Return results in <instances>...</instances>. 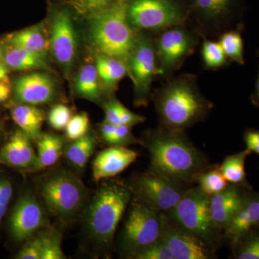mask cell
<instances>
[{"mask_svg":"<svg viewBox=\"0 0 259 259\" xmlns=\"http://www.w3.org/2000/svg\"><path fill=\"white\" fill-rule=\"evenodd\" d=\"M117 0H71V4L80 14L90 15L105 9Z\"/></svg>","mask_w":259,"mask_h":259,"instance_id":"cell-37","label":"cell"},{"mask_svg":"<svg viewBox=\"0 0 259 259\" xmlns=\"http://www.w3.org/2000/svg\"><path fill=\"white\" fill-rule=\"evenodd\" d=\"M6 42L44 58L50 51V35L42 23L11 34L7 37Z\"/></svg>","mask_w":259,"mask_h":259,"instance_id":"cell-21","label":"cell"},{"mask_svg":"<svg viewBox=\"0 0 259 259\" xmlns=\"http://www.w3.org/2000/svg\"><path fill=\"white\" fill-rule=\"evenodd\" d=\"M95 64L102 88L108 96L115 91L121 80L129 76L128 66L120 59L97 54Z\"/></svg>","mask_w":259,"mask_h":259,"instance_id":"cell-22","label":"cell"},{"mask_svg":"<svg viewBox=\"0 0 259 259\" xmlns=\"http://www.w3.org/2000/svg\"><path fill=\"white\" fill-rule=\"evenodd\" d=\"M57 95L56 85L49 74L34 72L24 75L14 83V96L19 104L40 105L51 103Z\"/></svg>","mask_w":259,"mask_h":259,"instance_id":"cell-16","label":"cell"},{"mask_svg":"<svg viewBox=\"0 0 259 259\" xmlns=\"http://www.w3.org/2000/svg\"><path fill=\"white\" fill-rule=\"evenodd\" d=\"M129 256L134 259H175L168 245L161 238Z\"/></svg>","mask_w":259,"mask_h":259,"instance_id":"cell-35","label":"cell"},{"mask_svg":"<svg viewBox=\"0 0 259 259\" xmlns=\"http://www.w3.org/2000/svg\"><path fill=\"white\" fill-rule=\"evenodd\" d=\"M136 199L159 212L173 209L186 190L183 185L150 170L140 175L131 185Z\"/></svg>","mask_w":259,"mask_h":259,"instance_id":"cell-11","label":"cell"},{"mask_svg":"<svg viewBox=\"0 0 259 259\" xmlns=\"http://www.w3.org/2000/svg\"><path fill=\"white\" fill-rule=\"evenodd\" d=\"M7 211V206L0 205V223H1L3 218L4 217L5 212Z\"/></svg>","mask_w":259,"mask_h":259,"instance_id":"cell-45","label":"cell"},{"mask_svg":"<svg viewBox=\"0 0 259 259\" xmlns=\"http://www.w3.org/2000/svg\"><path fill=\"white\" fill-rule=\"evenodd\" d=\"M31 141L21 130L15 131L0 149V163L27 171L42 170Z\"/></svg>","mask_w":259,"mask_h":259,"instance_id":"cell-17","label":"cell"},{"mask_svg":"<svg viewBox=\"0 0 259 259\" xmlns=\"http://www.w3.org/2000/svg\"><path fill=\"white\" fill-rule=\"evenodd\" d=\"M71 118V110L64 105H56L51 109L48 116L49 125L56 131L66 128Z\"/></svg>","mask_w":259,"mask_h":259,"instance_id":"cell-38","label":"cell"},{"mask_svg":"<svg viewBox=\"0 0 259 259\" xmlns=\"http://www.w3.org/2000/svg\"><path fill=\"white\" fill-rule=\"evenodd\" d=\"M243 139L247 149L250 152H254L259 155V131L248 129L245 131Z\"/></svg>","mask_w":259,"mask_h":259,"instance_id":"cell-40","label":"cell"},{"mask_svg":"<svg viewBox=\"0 0 259 259\" xmlns=\"http://www.w3.org/2000/svg\"><path fill=\"white\" fill-rule=\"evenodd\" d=\"M204 65L209 69H218L227 64L228 59L219 42L204 37L202 46Z\"/></svg>","mask_w":259,"mask_h":259,"instance_id":"cell-31","label":"cell"},{"mask_svg":"<svg viewBox=\"0 0 259 259\" xmlns=\"http://www.w3.org/2000/svg\"><path fill=\"white\" fill-rule=\"evenodd\" d=\"M90 120L88 114L85 112L71 117L66 125V137L71 141H75L88 134Z\"/></svg>","mask_w":259,"mask_h":259,"instance_id":"cell-36","label":"cell"},{"mask_svg":"<svg viewBox=\"0 0 259 259\" xmlns=\"http://www.w3.org/2000/svg\"><path fill=\"white\" fill-rule=\"evenodd\" d=\"M13 196V187L7 180H0V205L8 206Z\"/></svg>","mask_w":259,"mask_h":259,"instance_id":"cell-41","label":"cell"},{"mask_svg":"<svg viewBox=\"0 0 259 259\" xmlns=\"http://www.w3.org/2000/svg\"><path fill=\"white\" fill-rule=\"evenodd\" d=\"M9 71V69L7 67L6 65L4 63L0 62V80L8 77V71Z\"/></svg>","mask_w":259,"mask_h":259,"instance_id":"cell-44","label":"cell"},{"mask_svg":"<svg viewBox=\"0 0 259 259\" xmlns=\"http://www.w3.org/2000/svg\"><path fill=\"white\" fill-rule=\"evenodd\" d=\"M12 93V84L9 78L0 80V103L6 101Z\"/></svg>","mask_w":259,"mask_h":259,"instance_id":"cell-42","label":"cell"},{"mask_svg":"<svg viewBox=\"0 0 259 259\" xmlns=\"http://www.w3.org/2000/svg\"><path fill=\"white\" fill-rule=\"evenodd\" d=\"M251 100L253 105L259 108V73L256 83H255L254 93L252 95Z\"/></svg>","mask_w":259,"mask_h":259,"instance_id":"cell-43","label":"cell"},{"mask_svg":"<svg viewBox=\"0 0 259 259\" xmlns=\"http://www.w3.org/2000/svg\"><path fill=\"white\" fill-rule=\"evenodd\" d=\"M132 194L131 185L120 181L102 184L85 214L84 228L92 241L100 247L111 245Z\"/></svg>","mask_w":259,"mask_h":259,"instance_id":"cell-4","label":"cell"},{"mask_svg":"<svg viewBox=\"0 0 259 259\" xmlns=\"http://www.w3.org/2000/svg\"><path fill=\"white\" fill-rule=\"evenodd\" d=\"M235 245V258L259 259V232H254L252 229Z\"/></svg>","mask_w":259,"mask_h":259,"instance_id":"cell-33","label":"cell"},{"mask_svg":"<svg viewBox=\"0 0 259 259\" xmlns=\"http://www.w3.org/2000/svg\"><path fill=\"white\" fill-rule=\"evenodd\" d=\"M161 238L175 259L212 258L210 245L181 227L164 212H161Z\"/></svg>","mask_w":259,"mask_h":259,"instance_id":"cell-14","label":"cell"},{"mask_svg":"<svg viewBox=\"0 0 259 259\" xmlns=\"http://www.w3.org/2000/svg\"><path fill=\"white\" fill-rule=\"evenodd\" d=\"M41 232L42 250L41 259L66 258L62 248V236L58 232L47 230Z\"/></svg>","mask_w":259,"mask_h":259,"instance_id":"cell-34","label":"cell"},{"mask_svg":"<svg viewBox=\"0 0 259 259\" xmlns=\"http://www.w3.org/2000/svg\"><path fill=\"white\" fill-rule=\"evenodd\" d=\"M40 197L51 214L61 223L73 222L86 202V187L73 172L59 170L46 177L39 187Z\"/></svg>","mask_w":259,"mask_h":259,"instance_id":"cell-5","label":"cell"},{"mask_svg":"<svg viewBox=\"0 0 259 259\" xmlns=\"http://www.w3.org/2000/svg\"><path fill=\"white\" fill-rule=\"evenodd\" d=\"M228 59L240 65H244V48L241 32L230 30L220 35L219 41Z\"/></svg>","mask_w":259,"mask_h":259,"instance_id":"cell-30","label":"cell"},{"mask_svg":"<svg viewBox=\"0 0 259 259\" xmlns=\"http://www.w3.org/2000/svg\"><path fill=\"white\" fill-rule=\"evenodd\" d=\"M42 250V238L41 232L38 234L30 237L26 244L20 250L16 258L18 259H41Z\"/></svg>","mask_w":259,"mask_h":259,"instance_id":"cell-39","label":"cell"},{"mask_svg":"<svg viewBox=\"0 0 259 259\" xmlns=\"http://www.w3.org/2000/svg\"><path fill=\"white\" fill-rule=\"evenodd\" d=\"M89 18L90 38L97 53L120 59L127 64L139 31L127 18V0H117Z\"/></svg>","mask_w":259,"mask_h":259,"instance_id":"cell-3","label":"cell"},{"mask_svg":"<svg viewBox=\"0 0 259 259\" xmlns=\"http://www.w3.org/2000/svg\"><path fill=\"white\" fill-rule=\"evenodd\" d=\"M96 147V139L93 134H88L73 141L66 148L65 154L70 163L77 169H83Z\"/></svg>","mask_w":259,"mask_h":259,"instance_id":"cell-28","label":"cell"},{"mask_svg":"<svg viewBox=\"0 0 259 259\" xmlns=\"http://www.w3.org/2000/svg\"><path fill=\"white\" fill-rule=\"evenodd\" d=\"M122 230V246L132 255L161 238V212L136 199L132 204Z\"/></svg>","mask_w":259,"mask_h":259,"instance_id":"cell-10","label":"cell"},{"mask_svg":"<svg viewBox=\"0 0 259 259\" xmlns=\"http://www.w3.org/2000/svg\"><path fill=\"white\" fill-rule=\"evenodd\" d=\"M4 64L12 71L46 69L48 65L45 58L22 49L8 45L4 50L3 57Z\"/></svg>","mask_w":259,"mask_h":259,"instance_id":"cell-25","label":"cell"},{"mask_svg":"<svg viewBox=\"0 0 259 259\" xmlns=\"http://www.w3.org/2000/svg\"><path fill=\"white\" fill-rule=\"evenodd\" d=\"M196 182L199 184V188L209 197L220 193L228 187V182L219 168L206 170L197 177Z\"/></svg>","mask_w":259,"mask_h":259,"instance_id":"cell-32","label":"cell"},{"mask_svg":"<svg viewBox=\"0 0 259 259\" xmlns=\"http://www.w3.org/2000/svg\"><path fill=\"white\" fill-rule=\"evenodd\" d=\"M139 154L126 146H111L98 153L93 161V174L96 182L117 176L136 159Z\"/></svg>","mask_w":259,"mask_h":259,"instance_id":"cell-18","label":"cell"},{"mask_svg":"<svg viewBox=\"0 0 259 259\" xmlns=\"http://www.w3.org/2000/svg\"><path fill=\"white\" fill-rule=\"evenodd\" d=\"M236 0H191L189 13L193 16L192 28L201 37L221 35L233 25Z\"/></svg>","mask_w":259,"mask_h":259,"instance_id":"cell-13","label":"cell"},{"mask_svg":"<svg viewBox=\"0 0 259 259\" xmlns=\"http://www.w3.org/2000/svg\"><path fill=\"white\" fill-rule=\"evenodd\" d=\"M0 136H1V128H0Z\"/></svg>","mask_w":259,"mask_h":259,"instance_id":"cell-47","label":"cell"},{"mask_svg":"<svg viewBox=\"0 0 259 259\" xmlns=\"http://www.w3.org/2000/svg\"><path fill=\"white\" fill-rule=\"evenodd\" d=\"M167 215L187 231L212 245L220 231L213 220L210 197L199 187L186 190L177 205Z\"/></svg>","mask_w":259,"mask_h":259,"instance_id":"cell-6","label":"cell"},{"mask_svg":"<svg viewBox=\"0 0 259 259\" xmlns=\"http://www.w3.org/2000/svg\"><path fill=\"white\" fill-rule=\"evenodd\" d=\"M242 188L244 187L228 185L222 192L210 197L212 218L220 229H225L244 202L247 194L242 192Z\"/></svg>","mask_w":259,"mask_h":259,"instance_id":"cell-20","label":"cell"},{"mask_svg":"<svg viewBox=\"0 0 259 259\" xmlns=\"http://www.w3.org/2000/svg\"><path fill=\"white\" fill-rule=\"evenodd\" d=\"M74 90L81 98L97 103L102 101L105 91L95 63L86 62L83 64L76 75Z\"/></svg>","mask_w":259,"mask_h":259,"instance_id":"cell-23","label":"cell"},{"mask_svg":"<svg viewBox=\"0 0 259 259\" xmlns=\"http://www.w3.org/2000/svg\"><path fill=\"white\" fill-rule=\"evenodd\" d=\"M201 35L187 24L174 25L156 32L153 37L158 76L169 78L193 54Z\"/></svg>","mask_w":259,"mask_h":259,"instance_id":"cell-8","label":"cell"},{"mask_svg":"<svg viewBox=\"0 0 259 259\" xmlns=\"http://www.w3.org/2000/svg\"><path fill=\"white\" fill-rule=\"evenodd\" d=\"M142 141L150 156V170L185 185L197 181L208 169L207 159L185 135V131H151Z\"/></svg>","mask_w":259,"mask_h":259,"instance_id":"cell-1","label":"cell"},{"mask_svg":"<svg viewBox=\"0 0 259 259\" xmlns=\"http://www.w3.org/2000/svg\"><path fill=\"white\" fill-rule=\"evenodd\" d=\"M129 76L134 85L135 105H147L151 84L158 76V66L151 32L139 31L128 63Z\"/></svg>","mask_w":259,"mask_h":259,"instance_id":"cell-9","label":"cell"},{"mask_svg":"<svg viewBox=\"0 0 259 259\" xmlns=\"http://www.w3.org/2000/svg\"><path fill=\"white\" fill-rule=\"evenodd\" d=\"M105 122L112 125L134 127L145 121L144 116L131 112L115 98H112L105 104Z\"/></svg>","mask_w":259,"mask_h":259,"instance_id":"cell-29","label":"cell"},{"mask_svg":"<svg viewBox=\"0 0 259 259\" xmlns=\"http://www.w3.org/2000/svg\"><path fill=\"white\" fill-rule=\"evenodd\" d=\"M51 23L50 51L65 76H69L77 54V40L69 8L56 6Z\"/></svg>","mask_w":259,"mask_h":259,"instance_id":"cell-12","label":"cell"},{"mask_svg":"<svg viewBox=\"0 0 259 259\" xmlns=\"http://www.w3.org/2000/svg\"><path fill=\"white\" fill-rule=\"evenodd\" d=\"M47 223L45 213L35 196L32 192H25L17 202L10 218V230L15 241L29 239Z\"/></svg>","mask_w":259,"mask_h":259,"instance_id":"cell-15","label":"cell"},{"mask_svg":"<svg viewBox=\"0 0 259 259\" xmlns=\"http://www.w3.org/2000/svg\"><path fill=\"white\" fill-rule=\"evenodd\" d=\"M259 224V194H247L244 202L225 228V234L236 243Z\"/></svg>","mask_w":259,"mask_h":259,"instance_id":"cell-19","label":"cell"},{"mask_svg":"<svg viewBox=\"0 0 259 259\" xmlns=\"http://www.w3.org/2000/svg\"><path fill=\"white\" fill-rule=\"evenodd\" d=\"M155 106L161 127L186 129L207 118L213 104L201 93L197 76L183 74L170 78L154 95Z\"/></svg>","mask_w":259,"mask_h":259,"instance_id":"cell-2","label":"cell"},{"mask_svg":"<svg viewBox=\"0 0 259 259\" xmlns=\"http://www.w3.org/2000/svg\"><path fill=\"white\" fill-rule=\"evenodd\" d=\"M3 54H4V47H3V44H0V61L3 59Z\"/></svg>","mask_w":259,"mask_h":259,"instance_id":"cell-46","label":"cell"},{"mask_svg":"<svg viewBox=\"0 0 259 259\" xmlns=\"http://www.w3.org/2000/svg\"><path fill=\"white\" fill-rule=\"evenodd\" d=\"M37 157L42 169L53 166L61 157L64 141L57 135L42 134L37 140Z\"/></svg>","mask_w":259,"mask_h":259,"instance_id":"cell-27","label":"cell"},{"mask_svg":"<svg viewBox=\"0 0 259 259\" xmlns=\"http://www.w3.org/2000/svg\"><path fill=\"white\" fill-rule=\"evenodd\" d=\"M250 153L249 150L245 148L241 152L235 153L225 158L218 168L227 182L231 185L251 190V187L247 182L245 171V160Z\"/></svg>","mask_w":259,"mask_h":259,"instance_id":"cell-26","label":"cell"},{"mask_svg":"<svg viewBox=\"0 0 259 259\" xmlns=\"http://www.w3.org/2000/svg\"><path fill=\"white\" fill-rule=\"evenodd\" d=\"M12 117L20 130L35 141L41 136L42 123L45 115L35 105L19 104L12 110Z\"/></svg>","mask_w":259,"mask_h":259,"instance_id":"cell-24","label":"cell"},{"mask_svg":"<svg viewBox=\"0 0 259 259\" xmlns=\"http://www.w3.org/2000/svg\"><path fill=\"white\" fill-rule=\"evenodd\" d=\"M127 15L137 31L154 33L189 20L188 8L180 0H127Z\"/></svg>","mask_w":259,"mask_h":259,"instance_id":"cell-7","label":"cell"}]
</instances>
